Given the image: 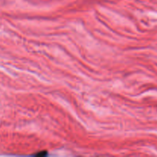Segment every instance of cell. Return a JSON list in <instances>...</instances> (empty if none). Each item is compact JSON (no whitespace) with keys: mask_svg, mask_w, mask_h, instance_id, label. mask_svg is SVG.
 <instances>
[{"mask_svg":"<svg viewBox=\"0 0 157 157\" xmlns=\"http://www.w3.org/2000/svg\"><path fill=\"white\" fill-rule=\"evenodd\" d=\"M45 155H47V153H46V152H42V153L41 152V153L35 154V156H45Z\"/></svg>","mask_w":157,"mask_h":157,"instance_id":"cell-1","label":"cell"}]
</instances>
